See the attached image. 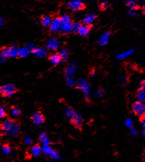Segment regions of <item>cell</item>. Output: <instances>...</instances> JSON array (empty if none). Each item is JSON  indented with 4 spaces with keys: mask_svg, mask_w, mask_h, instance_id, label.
Segmentation results:
<instances>
[{
    "mask_svg": "<svg viewBox=\"0 0 145 162\" xmlns=\"http://www.w3.org/2000/svg\"><path fill=\"white\" fill-rule=\"evenodd\" d=\"M19 49L17 46H13L9 47V57H19Z\"/></svg>",
    "mask_w": 145,
    "mask_h": 162,
    "instance_id": "cell-14",
    "label": "cell"
},
{
    "mask_svg": "<svg viewBox=\"0 0 145 162\" xmlns=\"http://www.w3.org/2000/svg\"><path fill=\"white\" fill-rule=\"evenodd\" d=\"M109 6H110V4L108 2H106V1L99 2L98 4V7L101 11H105L106 9H108L109 7Z\"/></svg>",
    "mask_w": 145,
    "mask_h": 162,
    "instance_id": "cell-17",
    "label": "cell"
},
{
    "mask_svg": "<svg viewBox=\"0 0 145 162\" xmlns=\"http://www.w3.org/2000/svg\"><path fill=\"white\" fill-rule=\"evenodd\" d=\"M68 7L73 11L84 10L86 8V5L84 2L81 1H71L68 3Z\"/></svg>",
    "mask_w": 145,
    "mask_h": 162,
    "instance_id": "cell-5",
    "label": "cell"
},
{
    "mask_svg": "<svg viewBox=\"0 0 145 162\" xmlns=\"http://www.w3.org/2000/svg\"><path fill=\"white\" fill-rule=\"evenodd\" d=\"M6 112L2 107H0V118H4L6 116Z\"/></svg>",
    "mask_w": 145,
    "mask_h": 162,
    "instance_id": "cell-26",
    "label": "cell"
},
{
    "mask_svg": "<svg viewBox=\"0 0 145 162\" xmlns=\"http://www.w3.org/2000/svg\"><path fill=\"white\" fill-rule=\"evenodd\" d=\"M27 54H28L27 49H25V48L19 49V57H26V56H27Z\"/></svg>",
    "mask_w": 145,
    "mask_h": 162,
    "instance_id": "cell-21",
    "label": "cell"
},
{
    "mask_svg": "<svg viewBox=\"0 0 145 162\" xmlns=\"http://www.w3.org/2000/svg\"><path fill=\"white\" fill-rule=\"evenodd\" d=\"M144 14H145V7L144 8Z\"/></svg>",
    "mask_w": 145,
    "mask_h": 162,
    "instance_id": "cell-32",
    "label": "cell"
},
{
    "mask_svg": "<svg viewBox=\"0 0 145 162\" xmlns=\"http://www.w3.org/2000/svg\"><path fill=\"white\" fill-rule=\"evenodd\" d=\"M126 5L129 7L130 9H137L139 8L138 4L135 1H126Z\"/></svg>",
    "mask_w": 145,
    "mask_h": 162,
    "instance_id": "cell-16",
    "label": "cell"
},
{
    "mask_svg": "<svg viewBox=\"0 0 145 162\" xmlns=\"http://www.w3.org/2000/svg\"><path fill=\"white\" fill-rule=\"evenodd\" d=\"M68 54H69V52L67 50H63L62 52L60 53V55L61 57L62 60H64L68 57Z\"/></svg>",
    "mask_w": 145,
    "mask_h": 162,
    "instance_id": "cell-23",
    "label": "cell"
},
{
    "mask_svg": "<svg viewBox=\"0 0 145 162\" xmlns=\"http://www.w3.org/2000/svg\"><path fill=\"white\" fill-rule=\"evenodd\" d=\"M12 114L14 116H18V115H20L21 114V112L19 109H17L16 108H12Z\"/></svg>",
    "mask_w": 145,
    "mask_h": 162,
    "instance_id": "cell-25",
    "label": "cell"
},
{
    "mask_svg": "<svg viewBox=\"0 0 145 162\" xmlns=\"http://www.w3.org/2000/svg\"><path fill=\"white\" fill-rule=\"evenodd\" d=\"M81 27H82V24L79 23V22H76V23L73 24L72 29L71 30L73 31V32L76 33V32H78V31H79V28H80Z\"/></svg>",
    "mask_w": 145,
    "mask_h": 162,
    "instance_id": "cell-20",
    "label": "cell"
},
{
    "mask_svg": "<svg viewBox=\"0 0 145 162\" xmlns=\"http://www.w3.org/2000/svg\"><path fill=\"white\" fill-rule=\"evenodd\" d=\"M72 25L73 24L71 23V22H69V23H67V24H65V25H62V29H63L64 31L69 32L70 30L72 29Z\"/></svg>",
    "mask_w": 145,
    "mask_h": 162,
    "instance_id": "cell-19",
    "label": "cell"
},
{
    "mask_svg": "<svg viewBox=\"0 0 145 162\" xmlns=\"http://www.w3.org/2000/svg\"><path fill=\"white\" fill-rule=\"evenodd\" d=\"M41 148L40 145L38 144L33 146L31 148V150H30V154H31L32 156H39L41 154Z\"/></svg>",
    "mask_w": 145,
    "mask_h": 162,
    "instance_id": "cell-10",
    "label": "cell"
},
{
    "mask_svg": "<svg viewBox=\"0 0 145 162\" xmlns=\"http://www.w3.org/2000/svg\"><path fill=\"white\" fill-rule=\"evenodd\" d=\"M93 27L92 25H82V27L79 28V31H78V33L80 36H87L89 32H90L91 28Z\"/></svg>",
    "mask_w": 145,
    "mask_h": 162,
    "instance_id": "cell-6",
    "label": "cell"
},
{
    "mask_svg": "<svg viewBox=\"0 0 145 162\" xmlns=\"http://www.w3.org/2000/svg\"><path fill=\"white\" fill-rule=\"evenodd\" d=\"M139 121L141 123V126H143V128L145 129V114L142 116H139Z\"/></svg>",
    "mask_w": 145,
    "mask_h": 162,
    "instance_id": "cell-24",
    "label": "cell"
},
{
    "mask_svg": "<svg viewBox=\"0 0 145 162\" xmlns=\"http://www.w3.org/2000/svg\"><path fill=\"white\" fill-rule=\"evenodd\" d=\"M1 57H0V61L4 62L7 57H9V47H4L1 49Z\"/></svg>",
    "mask_w": 145,
    "mask_h": 162,
    "instance_id": "cell-11",
    "label": "cell"
},
{
    "mask_svg": "<svg viewBox=\"0 0 145 162\" xmlns=\"http://www.w3.org/2000/svg\"><path fill=\"white\" fill-rule=\"evenodd\" d=\"M41 23L43 27H49L52 23V20L49 16H44L41 18Z\"/></svg>",
    "mask_w": 145,
    "mask_h": 162,
    "instance_id": "cell-12",
    "label": "cell"
},
{
    "mask_svg": "<svg viewBox=\"0 0 145 162\" xmlns=\"http://www.w3.org/2000/svg\"><path fill=\"white\" fill-rule=\"evenodd\" d=\"M49 61L54 65H57L60 62H61L62 59L60 57V54H51L49 57Z\"/></svg>",
    "mask_w": 145,
    "mask_h": 162,
    "instance_id": "cell-9",
    "label": "cell"
},
{
    "mask_svg": "<svg viewBox=\"0 0 145 162\" xmlns=\"http://www.w3.org/2000/svg\"><path fill=\"white\" fill-rule=\"evenodd\" d=\"M96 18H97V16L95 15V14H89L88 16H87V17L84 19L83 22H84V25H90L91 22H92V21Z\"/></svg>",
    "mask_w": 145,
    "mask_h": 162,
    "instance_id": "cell-15",
    "label": "cell"
},
{
    "mask_svg": "<svg viewBox=\"0 0 145 162\" xmlns=\"http://www.w3.org/2000/svg\"><path fill=\"white\" fill-rule=\"evenodd\" d=\"M140 85H141V89H144L145 90V80H143L142 81H141V84H140Z\"/></svg>",
    "mask_w": 145,
    "mask_h": 162,
    "instance_id": "cell-28",
    "label": "cell"
},
{
    "mask_svg": "<svg viewBox=\"0 0 145 162\" xmlns=\"http://www.w3.org/2000/svg\"><path fill=\"white\" fill-rule=\"evenodd\" d=\"M62 22L60 20V18H57L55 20L52 21V25H50V30L52 32H55L57 31L60 28H61L62 27Z\"/></svg>",
    "mask_w": 145,
    "mask_h": 162,
    "instance_id": "cell-8",
    "label": "cell"
},
{
    "mask_svg": "<svg viewBox=\"0 0 145 162\" xmlns=\"http://www.w3.org/2000/svg\"><path fill=\"white\" fill-rule=\"evenodd\" d=\"M1 151H2L3 153L5 154H9L11 153V149L8 145L3 146L2 149H1Z\"/></svg>",
    "mask_w": 145,
    "mask_h": 162,
    "instance_id": "cell-22",
    "label": "cell"
},
{
    "mask_svg": "<svg viewBox=\"0 0 145 162\" xmlns=\"http://www.w3.org/2000/svg\"><path fill=\"white\" fill-rule=\"evenodd\" d=\"M31 121L34 123L35 125H41L42 123L45 122V117L44 115L42 114V113L40 112H35L34 114H33L31 116Z\"/></svg>",
    "mask_w": 145,
    "mask_h": 162,
    "instance_id": "cell-4",
    "label": "cell"
},
{
    "mask_svg": "<svg viewBox=\"0 0 145 162\" xmlns=\"http://www.w3.org/2000/svg\"><path fill=\"white\" fill-rule=\"evenodd\" d=\"M3 23H4V22H3V20L1 18V17H0V27H1V25H3Z\"/></svg>",
    "mask_w": 145,
    "mask_h": 162,
    "instance_id": "cell-30",
    "label": "cell"
},
{
    "mask_svg": "<svg viewBox=\"0 0 145 162\" xmlns=\"http://www.w3.org/2000/svg\"><path fill=\"white\" fill-rule=\"evenodd\" d=\"M39 139H40L41 141H44L46 139H47V136H46L45 134H41V135L40 136Z\"/></svg>",
    "mask_w": 145,
    "mask_h": 162,
    "instance_id": "cell-27",
    "label": "cell"
},
{
    "mask_svg": "<svg viewBox=\"0 0 145 162\" xmlns=\"http://www.w3.org/2000/svg\"><path fill=\"white\" fill-rule=\"evenodd\" d=\"M132 112L136 116H141L145 114V104L137 101L132 106Z\"/></svg>",
    "mask_w": 145,
    "mask_h": 162,
    "instance_id": "cell-1",
    "label": "cell"
},
{
    "mask_svg": "<svg viewBox=\"0 0 145 162\" xmlns=\"http://www.w3.org/2000/svg\"><path fill=\"white\" fill-rule=\"evenodd\" d=\"M14 126V122L13 121H6L1 124V129L6 132H9Z\"/></svg>",
    "mask_w": 145,
    "mask_h": 162,
    "instance_id": "cell-7",
    "label": "cell"
},
{
    "mask_svg": "<svg viewBox=\"0 0 145 162\" xmlns=\"http://www.w3.org/2000/svg\"><path fill=\"white\" fill-rule=\"evenodd\" d=\"M17 92V89L12 84H7L0 86V94L4 97H11Z\"/></svg>",
    "mask_w": 145,
    "mask_h": 162,
    "instance_id": "cell-2",
    "label": "cell"
},
{
    "mask_svg": "<svg viewBox=\"0 0 145 162\" xmlns=\"http://www.w3.org/2000/svg\"><path fill=\"white\" fill-rule=\"evenodd\" d=\"M137 99L139 102H141L144 103L145 102V90L142 89H139L137 92Z\"/></svg>",
    "mask_w": 145,
    "mask_h": 162,
    "instance_id": "cell-13",
    "label": "cell"
},
{
    "mask_svg": "<svg viewBox=\"0 0 145 162\" xmlns=\"http://www.w3.org/2000/svg\"><path fill=\"white\" fill-rule=\"evenodd\" d=\"M70 123L75 129L79 130V131H82L83 127V122L80 116H79V115L75 113L73 114L72 116L70 118Z\"/></svg>",
    "mask_w": 145,
    "mask_h": 162,
    "instance_id": "cell-3",
    "label": "cell"
},
{
    "mask_svg": "<svg viewBox=\"0 0 145 162\" xmlns=\"http://www.w3.org/2000/svg\"><path fill=\"white\" fill-rule=\"evenodd\" d=\"M60 20H61V22L62 25H65V24H67V23H69V22H71V18H70V17L67 15H64L63 16V17H60Z\"/></svg>",
    "mask_w": 145,
    "mask_h": 162,
    "instance_id": "cell-18",
    "label": "cell"
},
{
    "mask_svg": "<svg viewBox=\"0 0 145 162\" xmlns=\"http://www.w3.org/2000/svg\"><path fill=\"white\" fill-rule=\"evenodd\" d=\"M142 134H143V136L144 137V139H145V129H144V130H143V132H142Z\"/></svg>",
    "mask_w": 145,
    "mask_h": 162,
    "instance_id": "cell-31",
    "label": "cell"
},
{
    "mask_svg": "<svg viewBox=\"0 0 145 162\" xmlns=\"http://www.w3.org/2000/svg\"><path fill=\"white\" fill-rule=\"evenodd\" d=\"M141 158H142L143 161H145V149L144 151H143L142 152V154H141Z\"/></svg>",
    "mask_w": 145,
    "mask_h": 162,
    "instance_id": "cell-29",
    "label": "cell"
}]
</instances>
